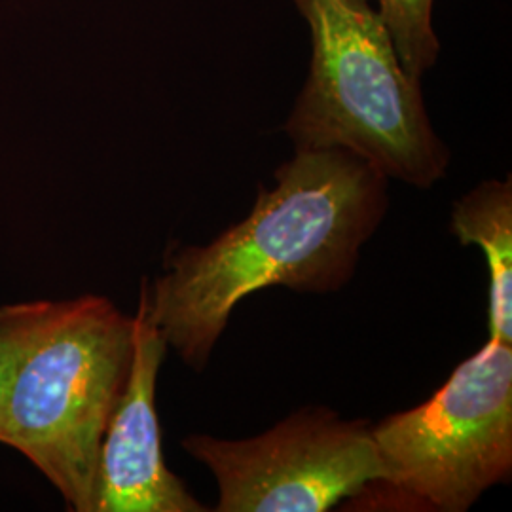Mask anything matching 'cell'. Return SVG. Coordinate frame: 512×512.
<instances>
[{"instance_id":"cell-1","label":"cell","mask_w":512,"mask_h":512,"mask_svg":"<svg viewBox=\"0 0 512 512\" xmlns=\"http://www.w3.org/2000/svg\"><path fill=\"white\" fill-rule=\"evenodd\" d=\"M258 188L251 213L207 245L171 247L147 287L152 323L202 372L239 302L268 287L338 293L384 222L387 177L344 148H302Z\"/></svg>"},{"instance_id":"cell-2","label":"cell","mask_w":512,"mask_h":512,"mask_svg":"<svg viewBox=\"0 0 512 512\" xmlns=\"http://www.w3.org/2000/svg\"><path fill=\"white\" fill-rule=\"evenodd\" d=\"M133 317L109 298L54 302L12 366L0 442L21 452L76 512H95L99 452L128 385Z\"/></svg>"},{"instance_id":"cell-3","label":"cell","mask_w":512,"mask_h":512,"mask_svg":"<svg viewBox=\"0 0 512 512\" xmlns=\"http://www.w3.org/2000/svg\"><path fill=\"white\" fill-rule=\"evenodd\" d=\"M293 2L311 33L310 73L285 122L294 148H344L387 179L439 183L450 150L378 10L368 0Z\"/></svg>"},{"instance_id":"cell-4","label":"cell","mask_w":512,"mask_h":512,"mask_svg":"<svg viewBox=\"0 0 512 512\" xmlns=\"http://www.w3.org/2000/svg\"><path fill=\"white\" fill-rule=\"evenodd\" d=\"M382 480L423 511L465 512L512 475V346L490 340L416 408L372 427Z\"/></svg>"},{"instance_id":"cell-5","label":"cell","mask_w":512,"mask_h":512,"mask_svg":"<svg viewBox=\"0 0 512 512\" xmlns=\"http://www.w3.org/2000/svg\"><path fill=\"white\" fill-rule=\"evenodd\" d=\"M183 448L217 482V512H325L382 476L366 420L306 406L251 439L190 435Z\"/></svg>"},{"instance_id":"cell-6","label":"cell","mask_w":512,"mask_h":512,"mask_svg":"<svg viewBox=\"0 0 512 512\" xmlns=\"http://www.w3.org/2000/svg\"><path fill=\"white\" fill-rule=\"evenodd\" d=\"M133 325L128 385L101 442L95 512L209 511L165 465L156 382L167 344L148 315L145 281Z\"/></svg>"},{"instance_id":"cell-7","label":"cell","mask_w":512,"mask_h":512,"mask_svg":"<svg viewBox=\"0 0 512 512\" xmlns=\"http://www.w3.org/2000/svg\"><path fill=\"white\" fill-rule=\"evenodd\" d=\"M452 232L463 247L484 251L490 270V340L512 346V183L484 181L452 209Z\"/></svg>"},{"instance_id":"cell-8","label":"cell","mask_w":512,"mask_h":512,"mask_svg":"<svg viewBox=\"0 0 512 512\" xmlns=\"http://www.w3.org/2000/svg\"><path fill=\"white\" fill-rule=\"evenodd\" d=\"M435 0H378V16L384 21L404 71L420 78L435 63L440 42L433 31Z\"/></svg>"},{"instance_id":"cell-9","label":"cell","mask_w":512,"mask_h":512,"mask_svg":"<svg viewBox=\"0 0 512 512\" xmlns=\"http://www.w3.org/2000/svg\"><path fill=\"white\" fill-rule=\"evenodd\" d=\"M54 302H25L0 308V406L6 382L21 349L48 317Z\"/></svg>"}]
</instances>
